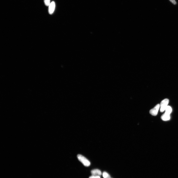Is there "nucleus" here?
Here are the masks:
<instances>
[{
	"label": "nucleus",
	"mask_w": 178,
	"mask_h": 178,
	"mask_svg": "<svg viewBox=\"0 0 178 178\" xmlns=\"http://www.w3.org/2000/svg\"><path fill=\"white\" fill-rule=\"evenodd\" d=\"M77 158L78 160L86 167H89L90 165V162L84 156L80 154L77 155Z\"/></svg>",
	"instance_id": "f257e3e1"
},
{
	"label": "nucleus",
	"mask_w": 178,
	"mask_h": 178,
	"mask_svg": "<svg viewBox=\"0 0 178 178\" xmlns=\"http://www.w3.org/2000/svg\"><path fill=\"white\" fill-rule=\"evenodd\" d=\"M169 102V100L167 99H164L161 102L160 104L161 108L160 110L161 112H163L165 110Z\"/></svg>",
	"instance_id": "f03ea898"
},
{
	"label": "nucleus",
	"mask_w": 178,
	"mask_h": 178,
	"mask_svg": "<svg viewBox=\"0 0 178 178\" xmlns=\"http://www.w3.org/2000/svg\"><path fill=\"white\" fill-rule=\"evenodd\" d=\"M160 105L158 104L156 105L150 111V113L152 115L156 116L157 115Z\"/></svg>",
	"instance_id": "7ed1b4c3"
},
{
	"label": "nucleus",
	"mask_w": 178,
	"mask_h": 178,
	"mask_svg": "<svg viewBox=\"0 0 178 178\" xmlns=\"http://www.w3.org/2000/svg\"><path fill=\"white\" fill-rule=\"evenodd\" d=\"M48 11L50 15H52L54 12L55 9V4L54 1H52L49 5Z\"/></svg>",
	"instance_id": "20e7f679"
},
{
	"label": "nucleus",
	"mask_w": 178,
	"mask_h": 178,
	"mask_svg": "<svg viewBox=\"0 0 178 178\" xmlns=\"http://www.w3.org/2000/svg\"><path fill=\"white\" fill-rule=\"evenodd\" d=\"M91 173L92 175L100 176L102 175V173L100 170L97 169L92 170Z\"/></svg>",
	"instance_id": "39448f33"
},
{
	"label": "nucleus",
	"mask_w": 178,
	"mask_h": 178,
	"mask_svg": "<svg viewBox=\"0 0 178 178\" xmlns=\"http://www.w3.org/2000/svg\"><path fill=\"white\" fill-rule=\"evenodd\" d=\"M161 119L163 121L169 120L170 119V115L165 113L162 116Z\"/></svg>",
	"instance_id": "423d86ee"
},
{
	"label": "nucleus",
	"mask_w": 178,
	"mask_h": 178,
	"mask_svg": "<svg viewBox=\"0 0 178 178\" xmlns=\"http://www.w3.org/2000/svg\"><path fill=\"white\" fill-rule=\"evenodd\" d=\"M165 113L170 114L172 111V109L171 107L169 106H167L166 109Z\"/></svg>",
	"instance_id": "0eeeda50"
},
{
	"label": "nucleus",
	"mask_w": 178,
	"mask_h": 178,
	"mask_svg": "<svg viewBox=\"0 0 178 178\" xmlns=\"http://www.w3.org/2000/svg\"><path fill=\"white\" fill-rule=\"evenodd\" d=\"M102 175L104 178H111L110 175L106 172H104L102 174Z\"/></svg>",
	"instance_id": "6e6552de"
},
{
	"label": "nucleus",
	"mask_w": 178,
	"mask_h": 178,
	"mask_svg": "<svg viewBox=\"0 0 178 178\" xmlns=\"http://www.w3.org/2000/svg\"><path fill=\"white\" fill-rule=\"evenodd\" d=\"M45 5L47 6H49L50 4V0H44Z\"/></svg>",
	"instance_id": "1a4fd4ad"
},
{
	"label": "nucleus",
	"mask_w": 178,
	"mask_h": 178,
	"mask_svg": "<svg viewBox=\"0 0 178 178\" xmlns=\"http://www.w3.org/2000/svg\"><path fill=\"white\" fill-rule=\"evenodd\" d=\"M89 178H101L100 176L92 175L90 176Z\"/></svg>",
	"instance_id": "9d476101"
},
{
	"label": "nucleus",
	"mask_w": 178,
	"mask_h": 178,
	"mask_svg": "<svg viewBox=\"0 0 178 178\" xmlns=\"http://www.w3.org/2000/svg\"><path fill=\"white\" fill-rule=\"evenodd\" d=\"M169 0L173 4L175 5L176 4V3L175 1V0Z\"/></svg>",
	"instance_id": "9b49d317"
},
{
	"label": "nucleus",
	"mask_w": 178,
	"mask_h": 178,
	"mask_svg": "<svg viewBox=\"0 0 178 178\" xmlns=\"http://www.w3.org/2000/svg\"></svg>",
	"instance_id": "f8f14e48"
}]
</instances>
